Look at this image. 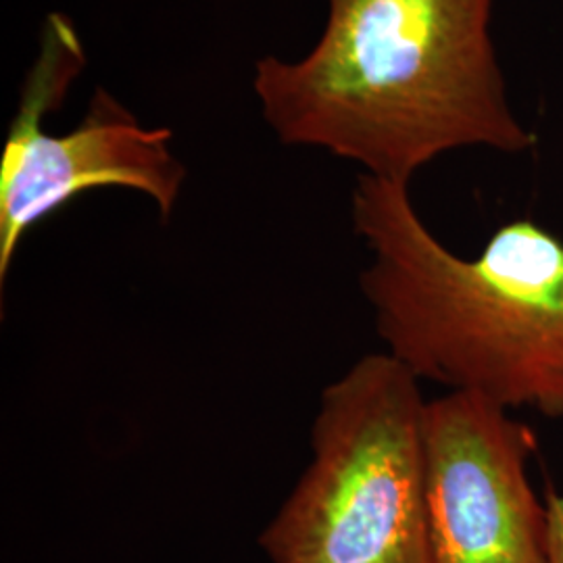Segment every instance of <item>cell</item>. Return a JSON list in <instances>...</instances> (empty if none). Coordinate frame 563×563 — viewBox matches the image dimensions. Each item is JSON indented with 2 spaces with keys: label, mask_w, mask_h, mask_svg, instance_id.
Segmentation results:
<instances>
[{
  "label": "cell",
  "mask_w": 563,
  "mask_h": 563,
  "mask_svg": "<svg viewBox=\"0 0 563 563\" xmlns=\"http://www.w3.org/2000/svg\"><path fill=\"white\" fill-rule=\"evenodd\" d=\"M325 7L322 36L302 59L255 63L253 90L282 144L322 148L401 184L451 151L534 148L493 41L495 0Z\"/></svg>",
  "instance_id": "obj_1"
},
{
  "label": "cell",
  "mask_w": 563,
  "mask_h": 563,
  "mask_svg": "<svg viewBox=\"0 0 563 563\" xmlns=\"http://www.w3.org/2000/svg\"><path fill=\"white\" fill-rule=\"evenodd\" d=\"M351 220L369 253L360 288L390 357L420 383L563 418V241L514 220L463 260L423 223L409 184L367 174Z\"/></svg>",
  "instance_id": "obj_2"
},
{
  "label": "cell",
  "mask_w": 563,
  "mask_h": 563,
  "mask_svg": "<svg viewBox=\"0 0 563 563\" xmlns=\"http://www.w3.org/2000/svg\"><path fill=\"white\" fill-rule=\"evenodd\" d=\"M423 409L386 351L323 388L313 457L260 537L272 563H430Z\"/></svg>",
  "instance_id": "obj_3"
},
{
  "label": "cell",
  "mask_w": 563,
  "mask_h": 563,
  "mask_svg": "<svg viewBox=\"0 0 563 563\" xmlns=\"http://www.w3.org/2000/svg\"><path fill=\"white\" fill-rule=\"evenodd\" d=\"M84 67L86 51L76 23L63 13L46 15L41 48L0 157V282L27 232L88 190L141 192L163 222H169L180 201L186 165L172 146L174 132L144 125L107 88L97 86L84 118L69 132L51 134L44 128Z\"/></svg>",
  "instance_id": "obj_4"
},
{
  "label": "cell",
  "mask_w": 563,
  "mask_h": 563,
  "mask_svg": "<svg viewBox=\"0 0 563 563\" xmlns=\"http://www.w3.org/2000/svg\"><path fill=\"white\" fill-rule=\"evenodd\" d=\"M537 434L483 395L426 401L430 563H547V507L528 478Z\"/></svg>",
  "instance_id": "obj_5"
},
{
  "label": "cell",
  "mask_w": 563,
  "mask_h": 563,
  "mask_svg": "<svg viewBox=\"0 0 563 563\" xmlns=\"http://www.w3.org/2000/svg\"><path fill=\"white\" fill-rule=\"evenodd\" d=\"M547 534H544V560L547 563H563V495L547 493Z\"/></svg>",
  "instance_id": "obj_6"
},
{
  "label": "cell",
  "mask_w": 563,
  "mask_h": 563,
  "mask_svg": "<svg viewBox=\"0 0 563 563\" xmlns=\"http://www.w3.org/2000/svg\"><path fill=\"white\" fill-rule=\"evenodd\" d=\"M560 2H562V4H563V0H560Z\"/></svg>",
  "instance_id": "obj_7"
}]
</instances>
